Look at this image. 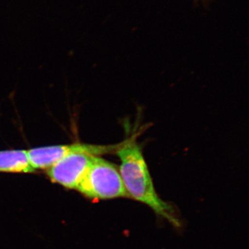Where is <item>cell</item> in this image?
Returning a JSON list of instances; mask_svg holds the SVG:
<instances>
[{
  "instance_id": "6da1fadb",
  "label": "cell",
  "mask_w": 249,
  "mask_h": 249,
  "mask_svg": "<svg viewBox=\"0 0 249 249\" xmlns=\"http://www.w3.org/2000/svg\"><path fill=\"white\" fill-rule=\"evenodd\" d=\"M116 154L120 159L119 169L127 196L146 205L156 214L179 227L181 224L173 206L157 194L142 148L134 137L121 142Z\"/></svg>"
},
{
  "instance_id": "7a4b0ae2",
  "label": "cell",
  "mask_w": 249,
  "mask_h": 249,
  "mask_svg": "<svg viewBox=\"0 0 249 249\" xmlns=\"http://www.w3.org/2000/svg\"><path fill=\"white\" fill-rule=\"evenodd\" d=\"M77 190L93 199L127 196L119 168L98 156H93L89 169Z\"/></svg>"
},
{
  "instance_id": "3957f363",
  "label": "cell",
  "mask_w": 249,
  "mask_h": 249,
  "mask_svg": "<svg viewBox=\"0 0 249 249\" xmlns=\"http://www.w3.org/2000/svg\"><path fill=\"white\" fill-rule=\"evenodd\" d=\"M120 144L111 145H97L76 143L36 147L27 150L31 167L34 170L49 169L54 163L63 157L73 153L98 156L116 152Z\"/></svg>"
},
{
  "instance_id": "277c9868",
  "label": "cell",
  "mask_w": 249,
  "mask_h": 249,
  "mask_svg": "<svg viewBox=\"0 0 249 249\" xmlns=\"http://www.w3.org/2000/svg\"><path fill=\"white\" fill-rule=\"evenodd\" d=\"M93 157L86 154H71L54 163L47 174L53 182L70 189H77L89 169Z\"/></svg>"
},
{
  "instance_id": "5b68a950",
  "label": "cell",
  "mask_w": 249,
  "mask_h": 249,
  "mask_svg": "<svg viewBox=\"0 0 249 249\" xmlns=\"http://www.w3.org/2000/svg\"><path fill=\"white\" fill-rule=\"evenodd\" d=\"M0 172L4 173H34L28 157L27 150L0 151Z\"/></svg>"
},
{
  "instance_id": "8992f818",
  "label": "cell",
  "mask_w": 249,
  "mask_h": 249,
  "mask_svg": "<svg viewBox=\"0 0 249 249\" xmlns=\"http://www.w3.org/2000/svg\"><path fill=\"white\" fill-rule=\"evenodd\" d=\"M196 1H203V2H206V1H207V0H196Z\"/></svg>"
}]
</instances>
